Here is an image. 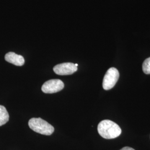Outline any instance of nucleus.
<instances>
[{
	"mask_svg": "<svg viewBox=\"0 0 150 150\" xmlns=\"http://www.w3.org/2000/svg\"><path fill=\"white\" fill-rule=\"evenodd\" d=\"M100 135L106 139H113L121 134V129L117 123L111 120H105L101 121L97 127Z\"/></svg>",
	"mask_w": 150,
	"mask_h": 150,
	"instance_id": "nucleus-1",
	"label": "nucleus"
},
{
	"mask_svg": "<svg viewBox=\"0 0 150 150\" xmlns=\"http://www.w3.org/2000/svg\"><path fill=\"white\" fill-rule=\"evenodd\" d=\"M30 128L33 131L43 134L50 136L54 132V127L47 121L41 118H32L28 121Z\"/></svg>",
	"mask_w": 150,
	"mask_h": 150,
	"instance_id": "nucleus-2",
	"label": "nucleus"
},
{
	"mask_svg": "<svg viewBox=\"0 0 150 150\" xmlns=\"http://www.w3.org/2000/svg\"><path fill=\"white\" fill-rule=\"evenodd\" d=\"M120 77L118 70L115 67H111L107 70L104 76L102 86L104 90H109L112 88L117 83Z\"/></svg>",
	"mask_w": 150,
	"mask_h": 150,
	"instance_id": "nucleus-3",
	"label": "nucleus"
},
{
	"mask_svg": "<svg viewBox=\"0 0 150 150\" xmlns=\"http://www.w3.org/2000/svg\"><path fill=\"white\" fill-rule=\"evenodd\" d=\"M64 82L59 79H53L45 82L42 86V91L45 93H54L61 91L64 88Z\"/></svg>",
	"mask_w": 150,
	"mask_h": 150,
	"instance_id": "nucleus-4",
	"label": "nucleus"
},
{
	"mask_svg": "<svg viewBox=\"0 0 150 150\" xmlns=\"http://www.w3.org/2000/svg\"><path fill=\"white\" fill-rule=\"evenodd\" d=\"M55 74L59 75H70L73 74L77 70V67L71 62H66L56 65L54 67Z\"/></svg>",
	"mask_w": 150,
	"mask_h": 150,
	"instance_id": "nucleus-5",
	"label": "nucleus"
},
{
	"mask_svg": "<svg viewBox=\"0 0 150 150\" xmlns=\"http://www.w3.org/2000/svg\"><path fill=\"white\" fill-rule=\"evenodd\" d=\"M5 59L7 62L18 66H21L25 64V59L22 56L12 52L6 54Z\"/></svg>",
	"mask_w": 150,
	"mask_h": 150,
	"instance_id": "nucleus-6",
	"label": "nucleus"
},
{
	"mask_svg": "<svg viewBox=\"0 0 150 150\" xmlns=\"http://www.w3.org/2000/svg\"><path fill=\"white\" fill-rule=\"evenodd\" d=\"M9 120V115L4 106L0 105V126L5 125Z\"/></svg>",
	"mask_w": 150,
	"mask_h": 150,
	"instance_id": "nucleus-7",
	"label": "nucleus"
},
{
	"mask_svg": "<svg viewBox=\"0 0 150 150\" xmlns=\"http://www.w3.org/2000/svg\"><path fill=\"white\" fill-rule=\"evenodd\" d=\"M142 70L145 74H150V57L145 60L142 64Z\"/></svg>",
	"mask_w": 150,
	"mask_h": 150,
	"instance_id": "nucleus-8",
	"label": "nucleus"
},
{
	"mask_svg": "<svg viewBox=\"0 0 150 150\" xmlns=\"http://www.w3.org/2000/svg\"><path fill=\"white\" fill-rule=\"evenodd\" d=\"M120 150H135L134 149H132V148H131V147H123L122 149H121Z\"/></svg>",
	"mask_w": 150,
	"mask_h": 150,
	"instance_id": "nucleus-9",
	"label": "nucleus"
},
{
	"mask_svg": "<svg viewBox=\"0 0 150 150\" xmlns=\"http://www.w3.org/2000/svg\"><path fill=\"white\" fill-rule=\"evenodd\" d=\"M75 66H76V67H77V66H78V64H75Z\"/></svg>",
	"mask_w": 150,
	"mask_h": 150,
	"instance_id": "nucleus-10",
	"label": "nucleus"
}]
</instances>
